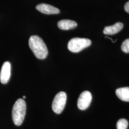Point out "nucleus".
<instances>
[{"label":"nucleus","instance_id":"nucleus-13","mask_svg":"<svg viewBox=\"0 0 129 129\" xmlns=\"http://www.w3.org/2000/svg\"><path fill=\"white\" fill-rule=\"evenodd\" d=\"M124 9L126 12L129 14V1L125 5Z\"/></svg>","mask_w":129,"mask_h":129},{"label":"nucleus","instance_id":"nucleus-1","mask_svg":"<svg viewBox=\"0 0 129 129\" xmlns=\"http://www.w3.org/2000/svg\"><path fill=\"white\" fill-rule=\"evenodd\" d=\"M29 46L37 58L44 59L48 55V49L41 38L37 36H32L29 39Z\"/></svg>","mask_w":129,"mask_h":129},{"label":"nucleus","instance_id":"nucleus-10","mask_svg":"<svg viewBox=\"0 0 129 129\" xmlns=\"http://www.w3.org/2000/svg\"><path fill=\"white\" fill-rule=\"evenodd\" d=\"M116 94L120 100L129 102V87H123L116 89Z\"/></svg>","mask_w":129,"mask_h":129},{"label":"nucleus","instance_id":"nucleus-7","mask_svg":"<svg viewBox=\"0 0 129 129\" xmlns=\"http://www.w3.org/2000/svg\"><path fill=\"white\" fill-rule=\"evenodd\" d=\"M36 9L42 13L46 14H55L60 13V10L55 7L46 4L37 5Z\"/></svg>","mask_w":129,"mask_h":129},{"label":"nucleus","instance_id":"nucleus-12","mask_svg":"<svg viewBox=\"0 0 129 129\" xmlns=\"http://www.w3.org/2000/svg\"><path fill=\"white\" fill-rule=\"evenodd\" d=\"M121 49L125 53H129V38L123 42L121 46Z\"/></svg>","mask_w":129,"mask_h":129},{"label":"nucleus","instance_id":"nucleus-9","mask_svg":"<svg viewBox=\"0 0 129 129\" xmlns=\"http://www.w3.org/2000/svg\"><path fill=\"white\" fill-rule=\"evenodd\" d=\"M77 23L75 21L67 19L60 20L57 23L58 28L63 30L74 29L77 26Z\"/></svg>","mask_w":129,"mask_h":129},{"label":"nucleus","instance_id":"nucleus-6","mask_svg":"<svg viewBox=\"0 0 129 129\" xmlns=\"http://www.w3.org/2000/svg\"><path fill=\"white\" fill-rule=\"evenodd\" d=\"M11 66L10 63L6 61L3 64L0 72V81L5 84L8 82L11 77Z\"/></svg>","mask_w":129,"mask_h":129},{"label":"nucleus","instance_id":"nucleus-11","mask_svg":"<svg viewBox=\"0 0 129 129\" xmlns=\"http://www.w3.org/2000/svg\"><path fill=\"white\" fill-rule=\"evenodd\" d=\"M128 121L125 119L119 120L117 123V129H127L128 127Z\"/></svg>","mask_w":129,"mask_h":129},{"label":"nucleus","instance_id":"nucleus-14","mask_svg":"<svg viewBox=\"0 0 129 129\" xmlns=\"http://www.w3.org/2000/svg\"><path fill=\"white\" fill-rule=\"evenodd\" d=\"M105 38H109V39H110V40H111V41H112V43H115V42L114 41H113L112 39V38H110V37H105Z\"/></svg>","mask_w":129,"mask_h":129},{"label":"nucleus","instance_id":"nucleus-8","mask_svg":"<svg viewBox=\"0 0 129 129\" xmlns=\"http://www.w3.org/2000/svg\"><path fill=\"white\" fill-rule=\"evenodd\" d=\"M123 27V24L120 22H118L112 25L106 26L103 30V33L107 35H113L119 32Z\"/></svg>","mask_w":129,"mask_h":129},{"label":"nucleus","instance_id":"nucleus-5","mask_svg":"<svg viewBox=\"0 0 129 129\" xmlns=\"http://www.w3.org/2000/svg\"><path fill=\"white\" fill-rule=\"evenodd\" d=\"M92 95L88 91L81 93L78 100V107L80 110H85L89 106L92 101Z\"/></svg>","mask_w":129,"mask_h":129},{"label":"nucleus","instance_id":"nucleus-15","mask_svg":"<svg viewBox=\"0 0 129 129\" xmlns=\"http://www.w3.org/2000/svg\"><path fill=\"white\" fill-rule=\"evenodd\" d=\"M23 99H25V98H26V97H25V96H23Z\"/></svg>","mask_w":129,"mask_h":129},{"label":"nucleus","instance_id":"nucleus-2","mask_svg":"<svg viewBox=\"0 0 129 129\" xmlns=\"http://www.w3.org/2000/svg\"><path fill=\"white\" fill-rule=\"evenodd\" d=\"M26 105L22 99H19L14 104L12 110V118L14 124L20 126L23 122L26 113Z\"/></svg>","mask_w":129,"mask_h":129},{"label":"nucleus","instance_id":"nucleus-3","mask_svg":"<svg viewBox=\"0 0 129 129\" xmlns=\"http://www.w3.org/2000/svg\"><path fill=\"white\" fill-rule=\"evenodd\" d=\"M91 41L88 38L76 37L69 41L68 47L69 51L73 53H78L90 46Z\"/></svg>","mask_w":129,"mask_h":129},{"label":"nucleus","instance_id":"nucleus-4","mask_svg":"<svg viewBox=\"0 0 129 129\" xmlns=\"http://www.w3.org/2000/svg\"><path fill=\"white\" fill-rule=\"evenodd\" d=\"M67 97L66 93L63 91L58 93L54 98L52 102V108L56 114H60L64 109Z\"/></svg>","mask_w":129,"mask_h":129}]
</instances>
